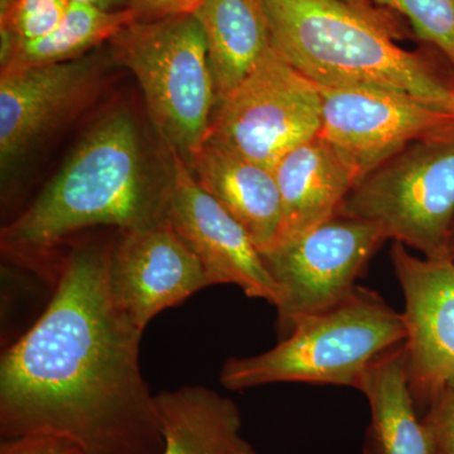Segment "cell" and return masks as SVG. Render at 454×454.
<instances>
[{
    "label": "cell",
    "instance_id": "6da1fadb",
    "mask_svg": "<svg viewBox=\"0 0 454 454\" xmlns=\"http://www.w3.org/2000/svg\"><path fill=\"white\" fill-rule=\"evenodd\" d=\"M112 243L76 245L46 309L0 361V434L73 439L86 454H162L139 331L107 283Z\"/></svg>",
    "mask_w": 454,
    "mask_h": 454
},
{
    "label": "cell",
    "instance_id": "7a4b0ae2",
    "mask_svg": "<svg viewBox=\"0 0 454 454\" xmlns=\"http://www.w3.org/2000/svg\"><path fill=\"white\" fill-rule=\"evenodd\" d=\"M170 188L146 153L128 110H114L82 137L62 168L16 219L3 227V252L35 262L91 227L119 231L166 223Z\"/></svg>",
    "mask_w": 454,
    "mask_h": 454
},
{
    "label": "cell",
    "instance_id": "3957f363",
    "mask_svg": "<svg viewBox=\"0 0 454 454\" xmlns=\"http://www.w3.org/2000/svg\"><path fill=\"white\" fill-rule=\"evenodd\" d=\"M274 50L327 88L389 90L454 115V82L381 23L342 0H264Z\"/></svg>",
    "mask_w": 454,
    "mask_h": 454
},
{
    "label": "cell",
    "instance_id": "277c9868",
    "mask_svg": "<svg viewBox=\"0 0 454 454\" xmlns=\"http://www.w3.org/2000/svg\"><path fill=\"white\" fill-rule=\"evenodd\" d=\"M404 316L378 293L358 286L336 306L301 316L273 348L223 364L230 390L276 382L336 385L358 389L379 360L405 342Z\"/></svg>",
    "mask_w": 454,
    "mask_h": 454
},
{
    "label": "cell",
    "instance_id": "5b68a950",
    "mask_svg": "<svg viewBox=\"0 0 454 454\" xmlns=\"http://www.w3.org/2000/svg\"><path fill=\"white\" fill-rule=\"evenodd\" d=\"M116 65L138 80L146 112L167 151L191 167L217 106L202 27L193 14L134 22L107 42Z\"/></svg>",
    "mask_w": 454,
    "mask_h": 454
},
{
    "label": "cell",
    "instance_id": "8992f818",
    "mask_svg": "<svg viewBox=\"0 0 454 454\" xmlns=\"http://www.w3.org/2000/svg\"><path fill=\"white\" fill-rule=\"evenodd\" d=\"M337 215L375 223L387 240L424 258H450L454 134L420 140L385 160L355 184Z\"/></svg>",
    "mask_w": 454,
    "mask_h": 454
},
{
    "label": "cell",
    "instance_id": "52a82bcc",
    "mask_svg": "<svg viewBox=\"0 0 454 454\" xmlns=\"http://www.w3.org/2000/svg\"><path fill=\"white\" fill-rule=\"evenodd\" d=\"M321 127V88L273 47L217 104L206 145L273 169L284 154L318 137Z\"/></svg>",
    "mask_w": 454,
    "mask_h": 454
},
{
    "label": "cell",
    "instance_id": "ba28073f",
    "mask_svg": "<svg viewBox=\"0 0 454 454\" xmlns=\"http://www.w3.org/2000/svg\"><path fill=\"white\" fill-rule=\"evenodd\" d=\"M387 240L375 223L336 215L262 253L280 292L277 306L280 340L295 319L331 309L349 297Z\"/></svg>",
    "mask_w": 454,
    "mask_h": 454
},
{
    "label": "cell",
    "instance_id": "9c48e42d",
    "mask_svg": "<svg viewBox=\"0 0 454 454\" xmlns=\"http://www.w3.org/2000/svg\"><path fill=\"white\" fill-rule=\"evenodd\" d=\"M114 65L107 47L73 61L0 73L3 181L42 140L97 100Z\"/></svg>",
    "mask_w": 454,
    "mask_h": 454
},
{
    "label": "cell",
    "instance_id": "30bf717a",
    "mask_svg": "<svg viewBox=\"0 0 454 454\" xmlns=\"http://www.w3.org/2000/svg\"><path fill=\"white\" fill-rule=\"evenodd\" d=\"M318 137L357 182L409 145L454 134V115L408 95L372 86H321Z\"/></svg>",
    "mask_w": 454,
    "mask_h": 454
},
{
    "label": "cell",
    "instance_id": "8fae6325",
    "mask_svg": "<svg viewBox=\"0 0 454 454\" xmlns=\"http://www.w3.org/2000/svg\"><path fill=\"white\" fill-rule=\"evenodd\" d=\"M390 258L405 300L406 378L423 414L454 390V260L419 258L397 241Z\"/></svg>",
    "mask_w": 454,
    "mask_h": 454
},
{
    "label": "cell",
    "instance_id": "7c38bea8",
    "mask_svg": "<svg viewBox=\"0 0 454 454\" xmlns=\"http://www.w3.org/2000/svg\"><path fill=\"white\" fill-rule=\"evenodd\" d=\"M167 153L170 170L167 221L202 262L210 286L232 284L247 297L277 307L279 289L252 236L200 186L181 157L170 151Z\"/></svg>",
    "mask_w": 454,
    "mask_h": 454
},
{
    "label": "cell",
    "instance_id": "4fadbf2b",
    "mask_svg": "<svg viewBox=\"0 0 454 454\" xmlns=\"http://www.w3.org/2000/svg\"><path fill=\"white\" fill-rule=\"evenodd\" d=\"M107 283L116 309L142 333L162 310L210 286L202 262L168 221L119 232Z\"/></svg>",
    "mask_w": 454,
    "mask_h": 454
},
{
    "label": "cell",
    "instance_id": "5bb4252c",
    "mask_svg": "<svg viewBox=\"0 0 454 454\" xmlns=\"http://www.w3.org/2000/svg\"><path fill=\"white\" fill-rule=\"evenodd\" d=\"M188 168L200 186L252 236L260 253L276 247L283 208L273 169L210 145H203Z\"/></svg>",
    "mask_w": 454,
    "mask_h": 454
},
{
    "label": "cell",
    "instance_id": "9a60e30c",
    "mask_svg": "<svg viewBox=\"0 0 454 454\" xmlns=\"http://www.w3.org/2000/svg\"><path fill=\"white\" fill-rule=\"evenodd\" d=\"M273 172L283 208L278 243L333 219L357 184L348 164L319 137L284 154Z\"/></svg>",
    "mask_w": 454,
    "mask_h": 454
},
{
    "label": "cell",
    "instance_id": "2e32d148",
    "mask_svg": "<svg viewBox=\"0 0 454 454\" xmlns=\"http://www.w3.org/2000/svg\"><path fill=\"white\" fill-rule=\"evenodd\" d=\"M162 454H258L241 435V414L230 397L200 385L154 395Z\"/></svg>",
    "mask_w": 454,
    "mask_h": 454
},
{
    "label": "cell",
    "instance_id": "e0dca14e",
    "mask_svg": "<svg viewBox=\"0 0 454 454\" xmlns=\"http://www.w3.org/2000/svg\"><path fill=\"white\" fill-rule=\"evenodd\" d=\"M207 44L217 104L273 49L264 0H203L193 12Z\"/></svg>",
    "mask_w": 454,
    "mask_h": 454
},
{
    "label": "cell",
    "instance_id": "ac0fdd59",
    "mask_svg": "<svg viewBox=\"0 0 454 454\" xmlns=\"http://www.w3.org/2000/svg\"><path fill=\"white\" fill-rule=\"evenodd\" d=\"M357 390L370 406L366 454H435L409 390L404 343L372 366Z\"/></svg>",
    "mask_w": 454,
    "mask_h": 454
},
{
    "label": "cell",
    "instance_id": "d6986e66",
    "mask_svg": "<svg viewBox=\"0 0 454 454\" xmlns=\"http://www.w3.org/2000/svg\"><path fill=\"white\" fill-rule=\"evenodd\" d=\"M134 20L129 9L106 12L71 0L64 20L49 35L35 41L0 46V70L73 61L100 49Z\"/></svg>",
    "mask_w": 454,
    "mask_h": 454
},
{
    "label": "cell",
    "instance_id": "ffe728a7",
    "mask_svg": "<svg viewBox=\"0 0 454 454\" xmlns=\"http://www.w3.org/2000/svg\"><path fill=\"white\" fill-rule=\"evenodd\" d=\"M71 0H0V46L44 37L64 20Z\"/></svg>",
    "mask_w": 454,
    "mask_h": 454
},
{
    "label": "cell",
    "instance_id": "44dd1931",
    "mask_svg": "<svg viewBox=\"0 0 454 454\" xmlns=\"http://www.w3.org/2000/svg\"><path fill=\"white\" fill-rule=\"evenodd\" d=\"M376 4L402 14L417 37L442 53L454 73V0H375Z\"/></svg>",
    "mask_w": 454,
    "mask_h": 454
},
{
    "label": "cell",
    "instance_id": "7402d4cb",
    "mask_svg": "<svg viewBox=\"0 0 454 454\" xmlns=\"http://www.w3.org/2000/svg\"><path fill=\"white\" fill-rule=\"evenodd\" d=\"M435 454H454V390L437 397L422 414Z\"/></svg>",
    "mask_w": 454,
    "mask_h": 454
},
{
    "label": "cell",
    "instance_id": "603a6c76",
    "mask_svg": "<svg viewBox=\"0 0 454 454\" xmlns=\"http://www.w3.org/2000/svg\"><path fill=\"white\" fill-rule=\"evenodd\" d=\"M0 454H86L79 443L59 435L33 434L2 442Z\"/></svg>",
    "mask_w": 454,
    "mask_h": 454
},
{
    "label": "cell",
    "instance_id": "cb8c5ba5",
    "mask_svg": "<svg viewBox=\"0 0 454 454\" xmlns=\"http://www.w3.org/2000/svg\"><path fill=\"white\" fill-rule=\"evenodd\" d=\"M203 0H129L128 9L137 22H151L162 18L193 14Z\"/></svg>",
    "mask_w": 454,
    "mask_h": 454
},
{
    "label": "cell",
    "instance_id": "d4e9b609",
    "mask_svg": "<svg viewBox=\"0 0 454 454\" xmlns=\"http://www.w3.org/2000/svg\"><path fill=\"white\" fill-rule=\"evenodd\" d=\"M342 2L348 3L351 7L363 12L366 16L375 20L376 22L381 23L382 26L389 28L397 38H399V35H402V32L399 31V26H397L393 12L376 4L375 0H342Z\"/></svg>",
    "mask_w": 454,
    "mask_h": 454
},
{
    "label": "cell",
    "instance_id": "484cf974",
    "mask_svg": "<svg viewBox=\"0 0 454 454\" xmlns=\"http://www.w3.org/2000/svg\"><path fill=\"white\" fill-rule=\"evenodd\" d=\"M73 2L85 3L106 12L125 11L129 5V0H73Z\"/></svg>",
    "mask_w": 454,
    "mask_h": 454
},
{
    "label": "cell",
    "instance_id": "4316f807",
    "mask_svg": "<svg viewBox=\"0 0 454 454\" xmlns=\"http://www.w3.org/2000/svg\"><path fill=\"white\" fill-rule=\"evenodd\" d=\"M448 250H450V259L454 260V223L452 227V231H450V247H448Z\"/></svg>",
    "mask_w": 454,
    "mask_h": 454
}]
</instances>
